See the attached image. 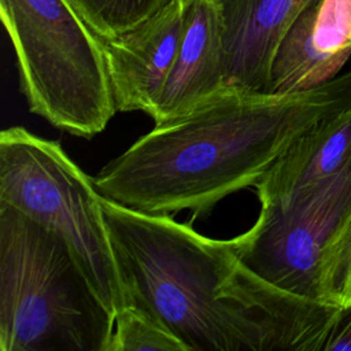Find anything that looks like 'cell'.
Here are the masks:
<instances>
[{
    "label": "cell",
    "instance_id": "6da1fadb",
    "mask_svg": "<svg viewBox=\"0 0 351 351\" xmlns=\"http://www.w3.org/2000/svg\"><path fill=\"white\" fill-rule=\"evenodd\" d=\"M101 204L128 304L159 319L188 351L324 350L339 306L265 281L233 239L103 196Z\"/></svg>",
    "mask_w": 351,
    "mask_h": 351
},
{
    "label": "cell",
    "instance_id": "7a4b0ae2",
    "mask_svg": "<svg viewBox=\"0 0 351 351\" xmlns=\"http://www.w3.org/2000/svg\"><path fill=\"white\" fill-rule=\"evenodd\" d=\"M351 108V70L311 89L263 93L225 89L155 123L95 177L100 195L148 214L208 213L256 186L314 123Z\"/></svg>",
    "mask_w": 351,
    "mask_h": 351
},
{
    "label": "cell",
    "instance_id": "3957f363",
    "mask_svg": "<svg viewBox=\"0 0 351 351\" xmlns=\"http://www.w3.org/2000/svg\"><path fill=\"white\" fill-rule=\"evenodd\" d=\"M112 329L69 247L0 203V351H107Z\"/></svg>",
    "mask_w": 351,
    "mask_h": 351
},
{
    "label": "cell",
    "instance_id": "277c9868",
    "mask_svg": "<svg viewBox=\"0 0 351 351\" xmlns=\"http://www.w3.org/2000/svg\"><path fill=\"white\" fill-rule=\"evenodd\" d=\"M29 110L69 134L92 138L117 112L103 40L69 0H0Z\"/></svg>",
    "mask_w": 351,
    "mask_h": 351
},
{
    "label": "cell",
    "instance_id": "5b68a950",
    "mask_svg": "<svg viewBox=\"0 0 351 351\" xmlns=\"http://www.w3.org/2000/svg\"><path fill=\"white\" fill-rule=\"evenodd\" d=\"M0 203L53 232L115 318L128 304L101 195L58 141L23 126L0 132Z\"/></svg>",
    "mask_w": 351,
    "mask_h": 351
},
{
    "label": "cell",
    "instance_id": "8992f818",
    "mask_svg": "<svg viewBox=\"0 0 351 351\" xmlns=\"http://www.w3.org/2000/svg\"><path fill=\"white\" fill-rule=\"evenodd\" d=\"M259 203L255 223L233 237L239 258L265 281L322 302L324 256L351 219V158L330 177Z\"/></svg>",
    "mask_w": 351,
    "mask_h": 351
},
{
    "label": "cell",
    "instance_id": "52a82bcc",
    "mask_svg": "<svg viewBox=\"0 0 351 351\" xmlns=\"http://www.w3.org/2000/svg\"><path fill=\"white\" fill-rule=\"evenodd\" d=\"M189 0H180L133 30L103 41L117 111L152 117L184 36Z\"/></svg>",
    "mask_w": 351,
    "mask_h": 351
},
{
    "label": "cell",
    "instance_id": "ba28073f",
    "mask_svg": "<svg viewBox=\"0 0 351 351\" xmlns=\"http://www.w3.org/2000/svg\"><path fill=\"white\" fill-rule=\"evenodd\" d=\"M318 0H215L222 21L226 89L267 93L285 34Z\"/></svg>",
    "mask_w": 351,
    "mask_h": 351
},
{
    "label": "cell",
    "instance_id": "9c48e42d",
    "mask_svg": "<svg viewBox=\"0 0 351 351\" xmlns=\"http://www.w3.org/2000/svg\"><path fill=\"white\" fill-rule=\"evenodd\" d=\"M225 89L219 8L215 0H189L176 62L151 118L160 123L180 117Z\"/></svg>",
    "mask_w": 351,
    "mask_h": 351
},
{
    "label": "cell",
    "instance_id": "30bf717a",
    "mask_svg": "<svg viewBox=\"0 0 351 351\" xmlns=\"http://www.w3.org/2000/svg\"><path fill=\"white\" fill-rule=\"evenodd\" d=\"M351 158V108L322 118L304 132L255 186L259 202L291 192L337 173Z\"/></svg>",
    "mask_w": 351,
    "mask_h": 351
},
{
    "label": "cell",
    "instance_id": "8fae6325",
    "mask_svg": "<svg viewBox=\"0 0 351 351\" xmlns=\"http://www.w3.org/2000/svg\"><path fill=\"white\" fill-rule=\"evenodd\" d=\"M313 5L296 19L280 44L267 93H293L322 85L339 75L348 60L351 52L325 53L314 47Z\"/></svg>",
    "mask_w": 351,
    "mask_h": 351
},
{
    "label": "cell",
    "instance_id": "7c38bea8",
    "mask_svg": "<svg viewBox=\"0 0 351 351\" xmlns=\"http://www.w3.org/2000/svg\"><path fill=\"white\" fill-rule=\"evenodd\" d=\"M180 0H69L103 40L117 38Z\"/></svg>",
    "mask_w": 351,
    "mask_h": 351
},
{
    "label": "cell",
    "instance_id": "4fadbf2b",
    "mask_svg": "<svg viewBox=\"0 0 351 351\" xmlns=\"http://www.w3.org/2000/svg\"><path fill=\"white\" fill-rule=\"evenodd\" d=\"M188 351L186 346L159 319L128 304L114 318L107 351Z\"/></svg>",
    "mask_w": 351,
    "mask_h": 351
},
{
    "label": "cell",
    "instance_id": "5bb4252c",
    "mask_svg": "<svg viewBox=\"0 0 351 351\" xmlns=\"http://www.w3.org/2000/svg\"><path fill=\"white\" fill-rule=\"evenodd\" d=\"M311 38L321 52H351V8L347 0L314 3Z\"/></svg>",
    "mask_w": 351,
    "mask_h": 351
},
{
    "label": "cell",
    "instance_id": "9a60e30c",
    "mask_svg": "<svg viewBox=\"0 0 351 351\" xmlns=\"http://www.w3.org/2000/svg\"><path fill=\"white\" fill-rule=\"evenodd\" d=\"M322 302L351 304V219L328 248L321 269Z\"/></svg>",
    "mask_w": 351,
    "mask_h": 351
},
{
    "label": "cell",
    "instance_id": "2e32d148",
    "mask_svg": "<svg viewBox=\"0 0 351 351\" xmlns=\"http://www.w3.org/2000/svg\"><path fill=\"white\" fill-rule=\"evenodd\" d=\"M322 351H351V304L340 307Z\"/></svg>",
    "mask_w": 351,
    "mask_h": 351
},
{
    "label": "cell",
    "instance_id": "e0dca14e",
    "mask_svg": "<svg viewBox=\"0 0 351 351\" xmlns=\"http://www.w3.org/2000/svg\"><path fill=\"white\" fill-rule=\"evenodd\" d=\"M347 3H348V5H350V8H351V0H347Z\"/></svg>",
    "mask_w": 351,
    "mask_h": 351
}]
</instances>
